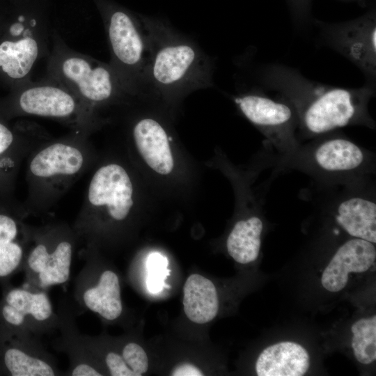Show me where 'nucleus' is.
<instances>
[{"mask_svg": "<svg viewBox=\"0 0 376 376\" xmlns=\"http://www.w3.org/2000/svg\"><path fill=\"white\" fill-rule=\"evenodd\" d=\"M142 21L148 49L143 95L173 99L212 85L210 59L196 42L160 22Z\"/></svg>", "mask_w": 376, "mask_h": 376, "instance_id": "obj_1", "label": "nucleus"}, {"mask_svg": "<svg viewBox=\"0 0 376 376\" xmlns=\"http://www.w3.org/2000/svg\"><path fill=\"white\" fill-rule=\"evenodd\" d=\"M90 135L75 131L50 138L27 157V214H46L97 160Z\"/></svg>", "mask_w": 376, "mask_h": 376, "instance_id": "obj_2", "label": "nucleus"}, {"mask_svg": "<svg viewBox=\"0 0 376 376\" xmlns=\"http://www.w3.org/2000/svg\"><path fill=\"white\" fill-rule=\"evenodd\" d=\"M51 38L46 75L70 89L90 109L99 113L103 107L133 97L109 63L70 49L57 33Z\"/></svg>", "mask_w": 376, "mask_h": 376, "instance_id": "obj_3", "label": "nucleus"}, {"mask_svg": "<svg viewBox=\"0 0 376 376\" xmlns=\"http://www.w3.org/2000/svg\"><path fill=\"white\" fill-rule=\"evenodd\" d=\"M134 189L127 170L117 162L104 163L94 171L72 227L77 238L89 244L105 220L121 223L134 205Z\"/></svg>", "mask_w": 376, "mask_h": 376, "instance_id": "obj_4", "label": "nucleus"}, {"mask_svg": "<svg viewBox=\"0 0 376 376\" xmlns=\"http://www.w3.org/2000/svg\"><path fill=\"white\" fill-rule=\"evenodd\" d=\"M48 6L45 0H23L16 19L9 26L10 40L0 43V68L13 80H31L33 67L49 56Z\"/></svg>", "mask_w": 376, "mask_h": 376, "instance_id": "obj_5", "label": "nucleus"}, {"mask_svg": "<svg viewBox=\"0 0 376 376\" xmlns=\"http://www.w3.org/2000/svg\"><path fill=\"white\" fill-rule=\"evenodd\" d=\"M99 5L111 52L109 63L133 97L143 95L148 56L143 27L127 11Z\"/></svg>", "mask_w": 376, "mask_h": 376, "instance_id": "obj_6", "label": "nucleus"}, {"mask_svg": "<svg viewBox=\"0 0 376 376\" xmlns=\"http://www.w3.org/2000/svg\"><path fill=\"white\" fill-rule=\"evenodd\" d=\"M17 97V109L24 115L55 120L71 131L91 135L104 120L86 107L70 89L45 76L40 81L22 84Z\"/></svg>", "mask_w": 376, "mask_h": 376, "instance_id": "obj_7", "label": "nucleus"}, {"mask_svg": "<svg viewBox=\"0 0 376 376\" xmlns=\"http://www.w3.org/2000/svg\"><path fill=\"white\" fill-rule=\"evenodd\" d=\"M77 239L73 228L64 223L30 226L26 263L41 286L61 285L69 280Z\"/></svg>", "mask_w": 376, "mask_h": 376, "instance_id": "obj_8", "label": "nucleus"}, {"mask_svg": "<svg viewBox=\"0 0 376 376\" xmlns=\"http://www.w3.org/2000/svg\"><path fill=\"white\" fill-rule=\"evenodd\" d=\"M235 100L243 114L265 130L266 136L279 151L290 152L297 149V143L290 132L292 112L288 105L254 94Z\"/></svg>", "mask_w": 376, "mask_h": 376, "instance_id": "obj_9", "label": "nucleus"}, {"mask_svg": "<svg viewBox=\"0 0 376 376\" xmlns=\"http://www.w3.org/2000/svg\"><path fill=\"white\" fill-rule=\"evenodd\" d=\"M356 112L351 93L336 88L308 105L303 114V123L308 132L320 134L347 125Z\"/></svg>", "mask_w": 376, "mask_h": 376, "instance_id": "obj_10", "label": "nucleus"}, {"mask_svg": "<svg viewBox=\"0 0 376 376\" xmlns=\"http://www.w3.org/2000/svg\"><path fill=\"white\" fill-rule=\"evenodd\" d=\"M375 259L373 243L355 237L350 240L337 250L324 269L322 285L330 292H338L347 285L349 273L366 272Z\"/></svg>", "mask_w": 376, "mask_h": 376, "instance_id": "obj_11", "label": "nucleus"}, {"mask_svg": "<svg viewBox=\"0 0 376 376\" xmlns=\"http://www.w3.org/2000/svg\"><path fill=\"white\" fill-rule=\"evenodd\" d=\"M132 136L138 152L153 171L161 175L172 171L174 162L169 137L158 120L151 117L137 119Z\"/></svg>", "mask_w": 376, "mask_h": 376, "instance_id": "obj_12", "label": "nucleus"}, {"mask_svg": "<svg viewBox=\"0 0 376 376\" xmlns=\"http://www.w3.org/2000/svg\"><path fill=\"white\" fill-rule=\"evenodd\" d=\"M309 355L301 345L283 341L265 348L256 363L258 376H302L308 370Z\"/></svg>", "mask_w": 376, "mask_h": 376, "instance_id": "obj_13", "label": "nucleus"}, {"mask_svg": "<svg viewBox=\"0 0 376 376\" xmlns=\"http://www.w3.org/2000/svg\"><path fill=\"white\" fill-rule=\"evenodd\" d=\"M336 220L349 235L376 243V204L362 198L343 201L337 207Z\"/></svg>", "mask_w": 376, "mask_h": 376, "instance_id": "obj_14", "label": "nucleus"}, {"mask_svg": "<svg viewBox=\"0 0 376 376\" xmlns=\"http://www.w3.org/2000/svg\"><path fill=\"white\" fill-rule=\"evenodd\" d=\"M184 311L191 321L204 324L212 320L219 310L216 288L208 279L198 274L190 275L183 288Z\"/></svg>", "mask_w": 376, "mask_h": 376, "instance_id": "obj_15", "label": "nucleus"}, {"mask_svg": "<svg viewBox=\"0 0 376 376\" xmlns=\"http://www.w3.org/2000/svg\"><path fill=\"white\" fill-rule=\"evenodd\" d=\"M84 306L107 320L118 318L123 311L120 286L117 274L104 271L96 284L86 286L81 294Z\"/></svg>", "mask_w": 376, "mask_h": 376, "instance_id": "obj_16", "label": "nucleus"}, {"mask_svg": "<svg viewBox=\"0 0 376 376\" xmlns=\"http://www.w3.org/2000/svg\"><path fill=\"white\" fill-rule=\"evenodd\" d=\"M314 163L327 172H347L358 169L365 154L357 144L345 139H332L320 143L313 155Z\"/></svg>", "mask_w": 376, "mask_h": 376, "instance_id": "obj_17", "label": "nucleus"}, {"mask_svg": "<svg viewBox=\"0 0 376 376\" xmlns=\"http://www.w3.org/2000/svg\"><path fill=\"white\" fill-rule=\"evenodd\" d=\"M6 301L7 304L3 307V316L8 323L15 326L23 324L26 316L42 322L49 320L53 314L51 301L44 292L13 289L8 293Z\"/></svg>", "mask_w": 376, "mask_h": 376, "instance_id": "obj_18", "label": "nucleus"}, {"mask_svg": "<svg viewBox=\"0 0 376 376\" xmlns=\"http://www.w3.org/2000/svg\"><path fill=\"white\" fill-rule=\"evenodd\" d=\"M263 224L256 216L237 221L229 234L226 246L229 255L237 263L256 260L261 246Z\"/></svg>", "mask_w": 376, "mask_h": 376, "instance_id": "obj_19", "label": "nucleus"}, {"mask_svg": "<svg viewBox=\"0 0 376 376\" xmlns=\"http://www.w3.org/2000/svg\"><path fill=\"white\" fill-rule=\"evenodd\" d=\"M352 347L357 360L369 364L376 359V316L361 318L354 322Z\"/></svg>", "mask_w": 376, "mask_h": 376, "instance_id": "obj_20", "label": "nucleus"}, {"mask_svg": "<svg viewBox=\"0 0 376 376\" xmlns=\"http://www.w3.org/2000/svg\"><path fill=\"white\" fill-rule=\"evenodd\" d=\"M5 364L13 376H52L54 368L46 361L16 348L8 350Z\"/></svg>", "mask_w": 376, "mask_h": 376, "instance_id": "obj_21", "label": "nucleus"}, {"mask_svg": "<svg viewBox=\"0 0 376 376\" xmlns=\"http://www.w3.org/2000/svg\"><path fill=\"white\" fill-rule=\"evenodd\" d=\"M168 264L166 257L159 253H152L148 256L146 264L148 271L147 288L150 293H158L164 287V280L170 273L167 269Z\"/></svg>", "mask_w": 376, "mask_h": 376, "instance_id": "obj_22", "label": "nucleus"}, {"mask_svg": "<svg viewBox=\"0 0 376 376\" xmlns=\"http://www.w3.org/2000/svg\"><path fill=\"white\" fill-rule=\"evenodd\" d=\"M24 254V245L19 241H0V277L8 276L20 264Z\"/></svg>", "mask_w": 376, "mask_h": 376, "instance_id": "obj_23", "label": "nucleus"}, {"mask_svg": "<svg viewBox=\"0 0 376 376\" xmlns=\"http://www.w3.org/2000/svg\"><path fill=\"white\" fill-rule=\"evenodd\" d=\"M121 356L135 376H141L148 370L147 354L138 344L134 343L127 344L123 349Z\"/></svg>", "mask_w": 376, "mask_h": 376, "instance_id": "obj_24", "label": "nucleus"}, {"mask_svg": "<svg viewBox=\"0 0 376 376\" xmlns=\"http://www.w3.org/2000/svg\"><path fill=\"white\" fill-rule=\"evenodd\" d=\"M105 362L110 375L112 376H135L123 357L116 352L108 353L105 358Z\"/></svg>", "mask_w": 376, "mask_h": 376, "instance_id": "obj_25", "label": "nucleus"}, {"mask_svg": "<svg viewBox=\"0 0 376 376\" xmlns=\"http://www.w3.org/2000/svg\"><path fill=\"white\" fill-rule=\"evenodd\" d=\"M171 375L173 376H202L203 373L196 366L186 363L178 366Z\"/></svg>", "mask_w": 376, "mask_h": 376, "instance_id": "obj_26", "label": "nucleus"}, {"mask_svg": "<svg viewBox=\"0 0 376 376\" xmlns=\"http://www.w3.org/2000/svg\"><path fill=\"white\" fill-rule=\"evenodd\" d=\"M73 376H100L102 375L95 368L87 363L76 365L71 371Z\"/></svg>", "mask_w": 376, "mask_h": 376, "instance_id": "obj_27", "label": "nucleus"}, {"mask_svg": "<svg viewBox=\"0 0 376 376\" xmlns=\"http://www.w3.org/2000/svg\"><path fill=\"white\" fill-rule=\"evenodd\" d=\"M374 31L373 32V34H372V44H373V47H374V49L375 50V38H376V31H375V29L373 30Z\"/></svg>", "mask_w": 376, "mask_h": 376, "instance_id": "obj_28", "label": "nucleus"}]
</instances>
